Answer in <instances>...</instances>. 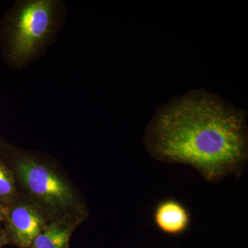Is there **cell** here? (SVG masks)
Wrapping results in <instances>:
<instances>
[{"label":"cell","instance_id":"obj_9","mask_svg":"<svg viewBox=\"0 0 248 248\" xmlns=\"http://www.w3.org/2000/svg\"><path fill=\"white\" fill-rule=\"evenodd\" d=\"M5 211H6V208L0 205V222H2L4 219Z\"/></svg>","mask_w":248,"mask_h":248},{"label":"cell","instance_id":"obj_2","mask_svg":"<svg viewBox=\"0 0 248 248\" xmlns=\"http://www.w3.org/2000/svg\"><path fill=\"white\" fill-rule=\"evenodd\" d=\"M0 155L14 173L19 196L49 222L80 226L89 216L84 195L48 153L28 151L0 136Z\"/></svg>","mask_w":248,"mask_h":248},{"label":"cell","instance_id":"obj_7","mask_svg":"<svg viewBox=\"0 0 248 248\" xmlns=\"http://www.w3.org/2000/svg\"><path fill=\"white\" fill-rule=\"evenodd\" d=\"M19 197L14 173L0 155V205L6 208Z\"/></svg>","mask_w":248,"mask_h":248},{"label":"cell","instance_id":"obj_5","mask_svg":"<svg viewBox=\"0 0 248 248\" xmlns=\"http://www.w3.org/2000/svg\"><path fill=\"white\" fill-rule=\"evenodd\" d=\"M155 221L159 230L166 234H179L187 229L190 215L185 207L174 200L161 202L155 212Z\"/></svg>","mask_w":248,"mask_h":248},{"label":"cell","instance_id":"obj_1","mask_svg":"<svg viewBox=\"0 0 248 248\" xmlns=\"http://www.w3.org/2000/svg\"><path fill=\"white\" fill-rule=\"evenodd\" d=\"M155 158L187 165L208 182L239 173L248 159L246 115L217 96L195 91L161 108L146 130Z\"/></svg>","mask_w":248,"mask_h":248},{"label":"cell","instance_id":"obj_4","mask_svg":"<svg viewBox=\"0 0 248 248\" xmlns=\"http://www.w3.org/2000/svg\"><path fill=\"white\" fill-rule=\"evenodd\" d=\"M2 223L8 245L29 248L50 222L32 203L19 197L6 207Z\"/></svg>","mask_w":248,"mask_h":248},{"label":"cell","instance_id":"obj_3","mask_svg":"<svg viewBox=\"0 0 248 248\" xmlns=\"http://www.w3.org/2000/svg\"><path fill=\"white\" fill-rule=\"evenodd\" d=\"M67 16L63 0H17L0 19V48L6 64L22 70L57 40Z\"/></svg>","mask_w":248,"mask_h":248},{"label":"cell","instance_id":"obj_6","mask_svg":"<svg viewBox=\"0 0 248 248\" xmlns=\"http://www.w3.org/2000/svg\"><path fill=\"white\" fill-rule=\"evenodd\" d=\"M77 228L74 225L50 222L29 248H69L70 239Z\"/></svg>","mask_w":248,"mask_h":248},{"label":"cell","instance_id":"obj_8","mask_svg":"<svg viewBox=\"0 0 248 248\" xmlns=\"http://www.w3.org/2000/svg\"><path fill=\"white\" fill-rule=\"evenodd\" d=\"M1 223H2V222H0V248L4 247V246L8 245L7 241H6V235H5L3 227L1 226Z\"/></svg>","mask_w":248,"mask_h":248}]
</instances>
